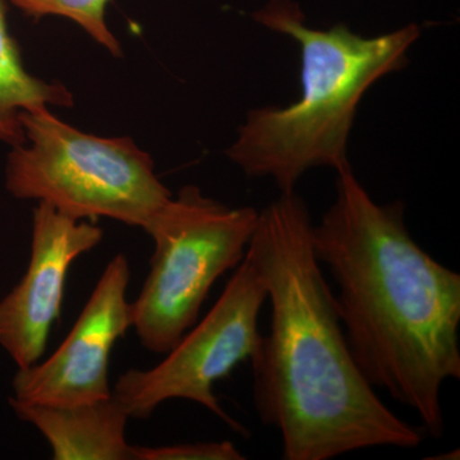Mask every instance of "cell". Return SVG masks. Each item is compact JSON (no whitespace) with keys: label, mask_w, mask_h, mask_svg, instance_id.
<instances>
[{"label":"cell","mask_w":460,"mask_h":460,"mask_svg":"<svg viewBox=\"0 0 460 460\" xmlns=\"http://www.w3.org/2000/svg\"><path fill=\"white\" fill-rule=\"evenodd\" d=\"M310 211L293 192L259 211L247 248L270 301L250 357L253 402L280 434L283 459L329 460L371 447L416 449L422 429L396 416L354 361L314 255Z\"/></svg>","instance_id":"6da1fadb"},{"label":"cell","mask_w":460,"mask_h":460,"mask_svg":"<svg viewBox=\"0 0 460 460\" xmlns=\"http://www.w3.org/2000/svg\"><path fill=\"white\" fill-rule=\"evenodd\" d=\"M404 213L402 201L376 204L345 169L311 241L337 284L339 319L363 376L440 438L441 387L460 378V275L411 237Z\"/></svg>","instance_id":"7a4b0ae2"},{"label":"cell","mask_w":460,"mask_h":460,"mask_svg":"<svg viewBox=\"0 0 460 460\" xmlns=\"http://www.w3.org/2000/svg\"><path fill=\"white\" fill-rule=\"evenodd\" d=\"M252 17L298 45L301 96L288 107L251 111L226 156L247 177L271 178L281 193L296 190L310 169L352 168L348 140L359 102L378 80L407 66L420 26L372 38L344 23L314 29L295 0H269Z\"/></svg>","instance_id":"3957f363"},{"label":"cell","mask_w":460,"mask_h":460,"mask_svg":"<svg viewBox=\"0 0 460 460\" xmlns=\"http://www.w3.org/2000/svg\"><path fill=\"white\" fill-rule=\"evenodd\" d=\"M25 142L5 168L13 198L53 206L75 220L99 217L145 226L172 199L153 157L131 137H100L63 122L49 107L21 117Z\"/></svg>","instance_id":"277c9868"},{"label":"cell","mask_w":460,"mask_h":460,"mask_svg":"<svg viewBox=\"0 0 460 460\" xmlns=\"http://www.w3.org/2000/svg\"><path fill=\"white\" fill-rule=\"evenodd\" d=\"M257 219L255 208H230L190 184L145 226L154 253L129 319L146 349L168 353L198 323L211 288L246 256Z\"/></svg>","instance_id":"5b68a950"},{"label":"cell","mask_w":460,"mask_h":460,"mask_svg":"<svg viewBox=\"0 0 460 460\" xmlns=\"http://www.w3.org/2000/svg\"><path fill=\"white\" fill-rule=\"evenodd\" d=\"M268 289L247 255L208 314L181 338L155 367L129 370L111 390L129 419H147L160 404L184 399L202 405L233 431L248 436L223 410L214 385L255 352L261 332L259 316Z\"/></svg>","instance_id":"8992f818"},{"label":"cell","mask_w":460,"mask_h":460,"mask_svg":"<svg viewBox=\"0 0 460 460\" xmlns=\"http://www.w3.org/2000/svg\"><path fill=\"white\" fill-rule=\"evenodd\" d=\"M131 269L119 253L109 261L84 310L56 352L18 368L9 402L74 405L111 395L109 365L115 343L131 329L127 288Z\"/></svg>","instance_id":"52a82bcc"},{"label":"cell","mask_w":460,"mask_h":460,"mask_svg":"<svg viewBox=\"0 0 460 460\" xmlns=\"http://www.w3.org/2000/svg\"><path fill=\"white\" fill-rule=\"evenodd\" d=\"M102 235L93 220H75L38 202L29 266L20 283L0 301V347L18 368L40 361L59 319L69 269L98 246Z\"/></svg>","instance_id":"ba28073f"},{"label":"cell","mask_w":460,"mask_h":460,"mask_svg":"<svg viewBox=\"0 0 460 460\" xmlns=\"http://www.w3.org/2000/svg\"><path fill=\"white\" fill-rule=\"evenodd\" d=\"M21 420L40 431L56 460H132L127 443L129 417L113 393L108 398L74 405L9 402Z\"/></svg>","instance_id":"9c48e42d"},{"label":"cell","mask_w":460,"mask_h":460,"mask_svg":"<svg viewBox=\"0 0 460 460\" xmlns=\"http://www.w3.org/2000/svg\"><path fill=\"white\" fill-rule=\"evenodd\" d=\"M75 96L65 84L30 74L8 29L7 2L0 0V141L12 147L25 142L21 117L39 107L72 108Z\"/></svg>","instance_id":"30bf717a"},{"label":"cell","mask_w":460,"mask_h":460,"mask_svg":"<svg viewBox=\"0 0 460 460\" xmlns=\"http://www.w3.org/2000/svg\"><path fill=\"white\" fill-rule=\"evenodd\" d=\"M11 3L29 17L68 18L83 27L111 56L122 57L120 42L105 20L109 0H11Z\"/></svg>","instance_id":"8fae6325"},{"label":"cell","mask_w":460,"mask_h":460,"mask_svg":"<svg viewBox=\"0 0 460 460\" xmlns=\"http://www.w3.org/2000/svg\"><path fill=\"white\" fill-rule=\"evenodd\" d=\"M246 456L230 441L141 447L132 445V460H243Z\"/></svg>","instance_id":"7c38bea8"}]
</instances>
